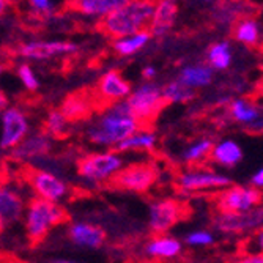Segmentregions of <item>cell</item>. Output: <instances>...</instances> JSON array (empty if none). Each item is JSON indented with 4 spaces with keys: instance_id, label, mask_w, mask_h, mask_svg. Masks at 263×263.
Here are the masks:
<instances>
[{
    "instance_id": "obj_7",
    "label": "cell",
    "mask_w": 263,
    "mask_h": 263,
    "mask_svg": "<svg viewBox=\"0 0 263 263\" xmlns=\"http://www.w3.org/2000/svg\"><path fill=\"white\" fill-rule=\"evenodd\" d=\"M232 184V178L219 171L208 169V167H187L177 177V186L181 193L197 194V193H211L221 191Z\"/></svg>"
},
{
    "instance_id": "obj_25",
    "label": "cell",
    "mask_w": 263,
    "mask_h": 263,
    "mask_svg": "<svg viewBox=\"0 0 263 263\" xmlns=\"http://www.w3.org/2000/svg\"><path fill=\"white\" fill-rule=\"evenodd\" d=\"M158 137L152 129H139L125 140H122L115 148L118 153H129V152H153L156 148Z\"/></svg>"
},
{
    "instance_id": "obj_33",
    "label": "cell",
    "mask_w": 263,
    "mask_h": 263,
    "mask_svg": "<svg viewBox=\"0 0 263 263\" xmlns=\"http://www.w3.org/2000/svg\"><path fill=\"white\" fill-rule=\"evenodd\" d=\"M17 76L21 78L24 87H26L29 91H35L38 88V81H36L33 71L30 69L29 65H21L17 69Z\"/></svg>"
},
{
    "instance_id": "obj_1",
    "label": "cell",
    "mask_w": 263,
    "mask_h": 263,
    "mask_svg": "<svg viewBox=\"0 0 263 263\" xmlns=\"http://www.w3.org/2000/svg\"><path fill=\"white\" fill-rule=\"evenodd\" d=\"M158 2L159 0H128L126 4L104 14L95 24V30L114 40L150 32Z\"/></svg>"
},
{
    "instance_id": "obj_10",
    "label": "cell",
    "mask_w": 263,
    "mask_h": 263,
    "mask_svg": "<svg viewBox=\"0 0 263 263\" xmlns=\"http://www.w3.org/2000/svg\"><path fill=\"white\" fill-rule=\"evenodd\" d=\"M186 214L184 205L177 199H158L148 206V229L153 235L169 233Z\"/></svg>"
},
{
    "instance_id": "obj_27",
    "label": "cell",
    "mask_w": 263,
    "mask_h": 263,
    "mask_svg": "<svg viewBox=\"0 0 263 263\" xmlns=\"http://www.w3.org/2000/svg\"><path fill=\"white\" fill-rule=\"evenodd\" d=\"M213 143L214 142L210 137H200L197 140H193V142L187 143V145L181 150L180 159L184 164H187L189 167L200 165L202 162H205L210 158Z\"/></svg>"
},
{
    "instance_id": "obj_4",
    "label": "cell",
    "mask_w": 263,
    "mask_h": 263,
    "mask_svg": "<svg viewBox=\"0 0 263 263\" xmlns=\"http://www.w3.org/2000/svg\"><path fill=\"white\" fill-rule=\"evenodd\" d=\"M123 165L125 159L122 153L115 150L91 152L76 161V172L78 177L88 186H100L110 183V180L120 172Z\"/></svg>"
},
{
    "instance_id": "obj_29",
    "label": "cell",
    "mask_w": 263,
    "mask_h": 263,
    "mask_svg": "<svg viewBox=\"0 0 263 263\" xmlns=\"http://www.w3.org/2000/svg\"><path fill=\"white\" fill-rule=\"evenodd\" d=\"M162 88V97L167 101V104H177V103H189L196 98V90L186 87L178 79L174 82H169Z\"/></svg>"
},
{
    "instance_id": "obj_14",
    "label": "cell",
    "mask_w": 263,
    "mask_h": 263,
    "mask_svg": "<svg viewBox=\"0 0 263 263\" xmlns=\"http://www.w3.org/2000/svg\"><path fill=\"white\" fill-rule=\"evenodd\" d=\"M66 236H68V241L74 248L85 249V251L101 249L107 241L106 230L100 224L85 221V219L69 222Z\"/></svg>"
},
{
    "instance_id": "obj_17",
    "label": "cell",
    "mask_w": 263,
    "mask_h": 263,
    "mask_svg": "<svg viewBox=\"0 0 263 263\" xmlns=\"http://www.w3.org/2000/svg\"><path fill=\"white\" fill-rule=\"evenodd\" d=\"M59 112L65 117L68 123L88 120L95 112L93 101L90 97V88H81L66 95L59 107Z\"/></svg>"
},
{
    "instance_id": "obj_42",
    "label": "cell",
    "mask_w": 263,
    "mask_h": 263,
    "mask_svg": "<svg viewBox=\"0 0 263 263\" xmlns=\"http://www.w3.org/2000/svg\"><path fill=\"white\" fill-rule=\"evenodd\" d=\"M5 2H7V4H13V5H14V4H17V2H19V0H5Z\"/></svg>"
},
{
    "instance_id": "obj_40",
    "label": "cell",
    "mask_w": 263,
    "mask_h": 263,
    "mask_svg": "<svg viewBox=\"0 0 263 263\" xmlns=\"http://www.w3.org/2000/svg\"><path fill=\"white\" fill-rule=\"evenodd\" d=\"M143 78H145V79H153L155 78V69L153 68H145V69H143Z\"/></svg>"
},
{
    "instance_id": "obj_22",
    "label": "cell",
    "mask_w": 263,
    "mask_h": 263,
    "mask_svg": "<svg viewBox=\"0 0 263 263\" xmlns=\"http://www.w3.org/2000/svg\"><path fill=\"white\" fill-rule=\"evenodd\" d=\"M233 40L241 43L248 47H255L260 44L263 38V29L261 24L251 16H243L238 21H235V26L232 29Z\"/></svg>"
},
{
    "instance_id": "obj_5",
    "label": "cell",
    "mask_w": 263,
    "mask_h": 263,
    "mask_svg": "<svg viewBox=\"0 0 263 263\" xmlns=\"http://www.w3.org/2000/svg\"><path fill=\"white\" fill-rule=\"evenodd\" d=\"M125 101L140 129H152L153 122L167 106V101L162 97V88L152 82L129 93Z\"/></svg>"
},
{
    "instance_id": "obj_13",
    "label": "cell",
    "mask_w": 263,
    "mask_h": 263,
    "mask_svg": "<svg viewBox=\"0 0 263 263\" xmlns=\"http://www.w3.org/2000/svg\"><path fill=\"white\" fill-rule=\"evenodd\" d=\"M2 133H0V150L11 152L29 136L30 125L26 114L17 107H7L2 112Z\"/></svg>"
},
{
    "instance_id": "obj_44",
    "label": "cell",
    "mask_w": 263,
    "mask_h": 263,
    "mask_svg": "<svg viewBox=\"0 0 263 263\" xmlns=\"http://www.w3.org/2000/svg\"><path fill=\"white\" fill-rule=\"evenodd\" d=\"M205 2H211V0H205Z\"/></svg>"
},
{
    "instance_id": "obj_2",
    "label": "cell",
    "mask_w": 263,
    "mask_h": 263,
    "mask_svg": "<svg viewBox=\"0 0 263 263\" xmlns=\"http://www.w3.org/2000/svg\"><path fill=\"white\" fill-rule=\"evenodd\" d=\"M139 125L131 115L126 101H120L101 112L97 123L87 131V139L98 147L115 148L122 140L139 131Z\"/></svg>"
},
{
    "instance_id": "obj_20",
    "label": "cell",
    "mask_w": 263,
    "mask_h": 263,
    "mask_svg": "<svg viewBox=\"0 0 263 263\" xmlns=\"http://www.w3.org/2000/svg\"><path fill=\"white\" fill-rule=\"evenodd\" d=\"M245 158L243 147L233 139H222L219 142L213 143V148L210 153V161L213 165L219 167V169L229 171L240 164Z\"/></svg>"
},
{
    "instance_id": "obj_41",
    "label": "cell",
    "mask_w": 263,
    "mask_h": 263,
    "mask_svg": "<svg viewBox=\"0 0 263 263\" xmlns=\"http://www.w3.org/2000/svg\"><path fill=\"white\" fill-rule=\"evenodd\" d=\"M5 8H7V2L5 0H0V14L5 13Z\"/></svg>"
},
{
    "instance_id": "obj_8",
    "label": "cell",
    "mask_w": 263,
    "mask_h": 263,
    "mask_svg": "<svg viewBox=\"0 0 263 263\" xmlns=\"http://www.w3.org/2000/svg\"><path fill=\"white\" fill-rule=\"evenodd\" d=\"M131 84L122 76L118 69H110L103 74L98 82L90 88L95 112H104L110 106L123 101L129 97Z\"/></svg>"
},
{
    "instance_id": "obj_24",
    "label": "cell",
    "mask_w": 263,
    "mask_h": 263,
    "mask_svg": "<svg viewBox=\"0 0 263 263\" xmlns=\"http://www.w3.org/2000/svg\"><path fill=\"white\" fill-rule=\"evenodd\" d=\"M177 14H178V4L175 0H159L152 19L150 33L159 36L164 35L167 30H171L175 24Z\"/></svg>"
},
{
    "instance_id": "obj_23",
    "label": "cell",
    "mask_w": 263,
    "mask_h": 263,
    "mask_svg": "<svg viewBox=\"0 0 263 263\" xmlns=\"http://www.w3.org/2000/svg\"><path fill=\"white\" fill-rule=\"evenodd\" d=\"M78 47L71 43H29L16 49L17 54L29 59H49L59 54L74 52Z\"/></svg>"
},
{
    "instance_id": "obj_26",
    "label": "cell",
    "mask_w": 263,
    "mask_h": 263,
    "mask_svg": "<svg viewBox=\"0 0 263 263\" xmlns=\"http://www.w3.org/2000/svg\"><path fill=\"white\" fill-rule=\"evenodd\" d=\"M213 71L214 69L208 63L189 65L181 69L178 81L189 88L197 90L202 87H208L213 82Z\"/></svg>"
},
{
    "instance_id": "obj_16",
    "label": "cell",
    "mask_w": 263,
    "mask_h": 263,
    "mask_svg": "<svg viewBox=\"0 0 263 263\" xmlns=\"http://www.w3.org/2000/svg\"><path fill=\"white\" fill-rule=\"evenodd\" d=\"M27 202L16 187L0 186V233L22 221Z\"/></svg>"
},
{
    "instance_id": "obj_34",
    "label": "cell",
    "mask_w": 263,
    "mask_h": 263,
    "mask_svg": "<svg viewBox=\"0 0 263 263\" xmlns=\"http://www.w3.org/2000/svg\"><path fill=\"white\" fill-rule=\"evenodd\" d=\"M235 263H263V254L261 252H248L245 255H241Z\"/></svg>"
},
{
    "instance_id": "obj_15",
    "label": "cell",
    "mask_w": 263,
    "mask_h": 263,
    "mask_svg": "<svg viewBox=\"0 0 263 263\" xmlns=\"http://www.w3.org/2000/svg\"><path fill=\"white\" fill-rule=\"evenodd\" d=\"M227 112L232 120L252 133H263V104L240 97L229 103Z\"/></svg>"
},
{
    "instance_id": "obj_28",
    "label": "cell",
    "mask_w": 263,
    "mask_h": 263,
    "mask_svg": "<svg viewBox=\"0 0 263 263\" xmlns=\"http://www.w3.org/2000/svg\"><path fill=\"white\" fill-rule=\"evenodd\" d=\"M206 59L213 69L224 71L233 62V47L229 41H216L210 46Z\"/></svg>"
},
{
    "instance_id": "obj_3",
    "label": "cell",
    "mask_w": 263,
    "mask_h": 263,
    "mask_svg": "<svg viewBox=\"0 0 263 263\" xmlns=\"http://www.w3.org/2000/svg\"><path fill=\"white\" fill-rule=\"evenodd\" d=\"M68 221V214L60 203L32 197L24 213V232L32 246L43 243L55 227Z\"/></svg>"
},
{
    "instance_id": "obj_11",
    "label": "cell",
    "mask_w": 263,
    "mask_h": 263,
    "mask_svg": "<svg viewBox=\"0 0 263 263\" xmlns=\"http://www.w3.org/2000/svg\"><path fill=\"white\" fill-rule=\"evenodd\" d=\"M218 232L224 235H245L254 233L263 227V205L245 213H226L219 211L213 221Z\"/></svg>"
},
{
    "instance_id": "obj_19",
    "label": "cell",
    "mask_w": 263,
    "mask_h": 263,
    "mask_svg": "<svg viewBox=\"0 0 263 263\" xmlns=\"http://www.w3.org/2000/svg\"><path fill=\"white\" fill-rule=\"evenodd\" d=\"M183 241L180 238L162 233V235H153L150 240L143 246V254L153 260H175L183 252Z\"/></svg>"
},
{
    "instance_id": "obj_38",
    "label": "cell",
    "mask_w": 263,
    "mask_h": 263,
    "mask_svg": "<svg viewBox=\"0 0 263 263\" xmlns=\"http://www.w3.org/2000/svg\"><path fill=\"white\" fill-rule=\"evenodd\" d=\"M49 263H82V261L78 258H69V257H57V258H52Z\"/></svg>"
},
{
    "instance_id": "obj_36",
    "label": "cell",
    "mask_w": 263,
    "mask_h": 263,
    "mask_svg": "<svg viewBox=\"0 0 263 263\" xmlns=\"http://www.w3.org/2000/svg\"><path fill=\"white\" fill-rule=\"evenodd\" d=\"M251 186L257 187L258 191H263V167H260L258 171H255L251 177Z\"/></svg>"
},
{
    "instance_id": "obj_39",
    "label": "cell",
    "mask_w": 263,
    "mask_h": 263,
    "mask_svg": "<svg viewBox=\"0 0 263 263\" xmlns=\"http://www.w3.org/2000/svg\"><path fill=\"white\" fill-rule=\"evenodd\" d=\"M7 107H8V98H7V95L0 90V112H4Z\"/></svg>"
},
{
    "instance_id": "obj_6",
    "label": "cell",
    "mask_w": 263,
    "mask_h": 263,
    "mask_svg": "<svg viewBox=\"0 0 263 263\" xmlns=\"http://www.w3.org/2000/svg\"><path fill=\"white\" fill-rule=\"evenodd\" d=\"M159 178V169L158 165L152 161L143 162H133L128 165H123L112 180L110 186L120 191L133 194H145L156 184Z\"/></svg>"
},
{
    "instance_id": "obj_18",
    "label": "cell",
    "mask_w": 263,
    "mask_h": 263,
    "mask_svg": "<svg viewBox=\"0 0 263 263\" xmlns=\"http://www.w3.org/2000/svg\"><path fill=\"white\" fill-rule=\"evenodd\" d=\"M52 150V137L44 131L29 134L17 147L11 150V158L19 162H32L38 158L47 156Z\"/></svg>"
},
{
    "instance_id": "obj_32",
    "label": "cell",
    "mask_w": 263,
    "mask_h": 263,
    "mask_svg": "<svg viewBox=\"0 0 263 263\" xmlns=\"http://www.w3.org/2000/svg\"><path fill=\"white\" fill-rule=\"evenodd\" d=\"M152 36L150 32H142V33H137L134 35L133 38H128V40H122V41H117L114 44V49L117 54L120 55H129V54H134L137 52L142 46H145V43L148 41V38Z\"/></svg>"
},
{
    "instance_id": "obj_21",
    "label": "cell",
    "mask_w": 263,
    "mask_h": 263,
    "mask_svg": "<svg viewBox=\"0 0 263 263\" xmlns=\"http://www.w3.org/2000/svg\"><path fill=\"white\" fill-rule=\"evenodd\" d=\"M128 0H65L60 11L81 14H107Z\"/></svg>"
},
{
    "instance_id": "obj_30",
    "label": "cell",
    "mask_w": 263,
    "mask_h": 263,
    "mask_svg": "<svg viewBox=\"0 0 263 263\" xmlns=\"http://www.w3.org/2000/svg\"><path fill=\"white\" fill-rule=\"evenodd\" d=\"M68 126L69 123L65 120V117L59 112V109H54L47 114L43 131L54 139H63L68 134Z\"/></svg>"
},
{
    "instance_id": "obj_12",
    "label": "cell",
    "mask_w": 263,
    "mask_h": 263,
    "mask_svg": "<svg viewBox=\"0 0 263 263\" xmlns=\"http://www.w3.org/2000/svg\"><path fill=\"white\" fill-rule=\"evenodd\" d=\"M219 211L226 213H245L261 205L263 194L254 186L248 184H230L222 189L218 199Z\"/></svg>"
},
{
    "instance_id": "obj_37",
    "label": "cell",
    "mask_w": 263,
    "mask_h": 263,
    "mask_svg": "<svg viewBox=\"0 0 263 263\" xmlns=\"http://www.w3.org/2000/svg\"><path fill=\"white\" fill-rule=\"evenodd\" d=\"M32 4V7L40 11V13H47L51 10V5H49V0H29Z\"/></svg>"
},
{
    "instance_id": "obj_45",
    "label": "cell",
    "mask_w": 263,
    "mask_h": 263,
    "mask_svg": "<svg viewBox=\"0 0 263 263\" xmlns=\"http://www.w3.org/2000/svg\"><path fill=\"white\" fill-rule=\"evenodd\" d=\"M0 69H2V66H0Z\"/></svg>"
},
{
    "instance_id": "obj_31",
    "label": "cell",
    "mask_w": 263,
    "mask_h": 263,
    "mask_svg": "<svg viewBox=\"0 0 263 263\" xmlns=\"http://www.w3.org/2000/svg\"><path fill=\"white\" fill-rule=\"evenodd\" d=\"M216 241V235H214L211 230L208 229H196V230H191L184 235V240L183 245L189 246V248H210L214 245Z\"/></svg>"
},
{
    "instance_id": "obj_35",
    "label": "cell",
    "mask_w": 263,
    "mask_h": 263,
    "mask_svg": "<svg viewBox=\"0 0 263 263\" xmlns=\"http://www.w3.org/2000/svg\"><path fill=\"white\" fill-rule=\"evenodd\" d=\"M251 246L254 248V251L257 252H261L263 254V227H260L258 230H255L252 233V238H251Z\"/></svg>"
},
{
    "instance_id": "obj_43",
    "label": "cell",
    "mask_w": 263,
    "mask_h": 263,
    "mask_svg": "<svg viewBox=\"0 0 263 263\" xmlns=\"http://www.w3.org/2000/svg\"><path fill=\"white\" fill-rule=\"evenodd\" d=\"M0 263H4V254L0 252Z\"/></svg>"
},
{
    "instance_id": "obj_9",
    "label": "cell",
    "mask_w": 263,
    "mask_h": 263,
    "mask_svg": "<svg viewBox=\"0 0 263 263\" xmlns=\"http://www.w3.org/2000/svg\"><path fill=\"white\" fill-rule=\"evenodd\" d=\"M24 177H26L29 187L32 189L33 197L54 203H62L71 194V186L68 184V181L55 172L36 169V167L29 165Z\"/></svg>"
}]
</instances>
